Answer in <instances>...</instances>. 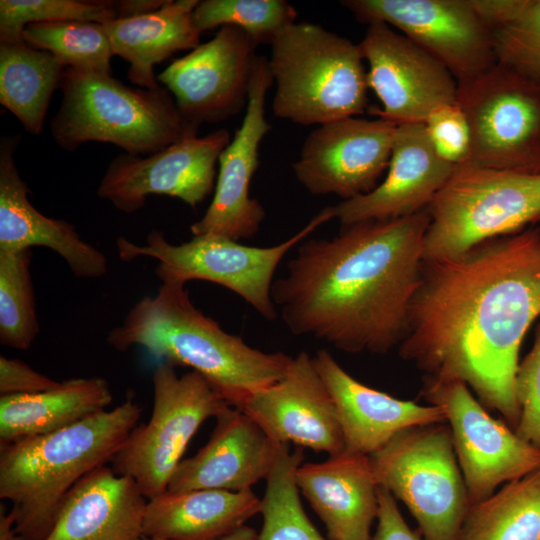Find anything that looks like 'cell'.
Instances as JSON below:
<instances>
[{
	"label": "cell",
	"instance_id": "cell-41",
	"mask_svg": "<svg viewBox=\"0 0 540 540\" xmlns=\"http://www.w3.org/2000/svg\"><path fill=\"white\" fill-rule=\"evenodd\" d=\"M167 0H120L109 1L116 18H129L153 12L162 7Z\"/></svg>",
	"mask_w": 540,
	"mask_h": 540
},
{
	"label": "cell",
	"instance_id": "cell-15",
	"mask_svg": "<svg viewBox=\"0 0 540 540\" xmlns=\"http://www.w3.org/2000/svg\"><path fill=\"white\" fill-rule=\"evenodd\" d=\"M256 47L242 29L222 26L211 40L172 61L157 80L189 122L223 121L247 106Z\"/></svg>",
	"mask_w": 540,
	"mask_h": 540
},
{
	"label": "cell",
	"instance_id": "cell-22",
	"mask_svg": "<svg viewBox=\"0 0 540 540\" xmlns=\"http://www.w3.org/2000/svg\"><path fill=\"white\" fill-rule=\"evenodd\" d=\"M19 136L0 141V251L46 247L60 255L78 278H100L108 272L105 255L84 241L76 228L39 212L15 165Z\"/></svg>",
	"mask_w": 540,
	"mask_h": 540
},
{
	"label": "cell",
	"instance_id": "cell-26",
	"mask_svg": "<svg viewBox=\"0 0 540 540\" xmlns=\"http://www.w3.org/2000/svg\"><path fill=\"white\" fill-rule=\"evenodd\" d=\"M252 489L165 491L147 500L143 535L163 540H219L260 513Z\"/></svg>",
	"mask_w": 540,
	"mask_h": 540
},
{
	"label": "cell",
	"instance_id": "cell-12",
	"mask_svg": "<svg viewBox=\"0 0 540 540\" xmlns=\"http://www.w3.org/2000/svg\"><path fill=\"white\" fill-rule=\"evenodd\" d=\"M421 394L444 411L471 505L540 469V449L493 418L461 380L428 375Z\"/></svg>",
	"mask_w": 540,
	"mask_h": 540
},
{
	"label": "cell",
	"instance_id": "cell-28",
	"mask_svg": "<svg viewBox=\"0 0 540 540\" xmlns=\"http://www.w3.org/2000/svg\"><path fill=\"white\" fill-rule=\"evenodd\" d=\"M109 383L101 377L73 378L34 394L0 396V446L52 433L107 410Z\"/></svg>",
	"mask_w": 540,
	"mask_h": 540
},
{
	"label": "cell",
	"instance_id": "cell-3",
	"mask_svg": "<svg viewBox=\"0 0 540 540\" xmlns=\"http://www.w3.org/2000/svg\"><path fill=\"white\" fill-rule=\"evenodd\" d=\"M184 283H162L107 334L118 351L140 346L158 361L191 368L232 407L286 373L293 357L264 352L223 330L193 304Z\"/></svg>",
	"mask_w": 540,
	"mask_h": 540
},
{
	"label": "cell",
	"instance_id": "cell-24",
	"mask_svg": "<svg viewBox=\"0 0 540 540\" xmlns=\"http://www.w3.org/2000/svg\"><path fill=\"white\" fill-rule=\"evenodd\" d=\"M296 482L329 540H372L379 485L368 455L344 450L320 463H302Z\"/></svg>",
	"mask_w": 540,
	"mask_h": 540
},
{
	"label": "cell",
	"instance_id": "cell-10",
	"mask_svg": "<svg viewBox=\"0 0 540 540\" xmlns=\"http://www.w3.org/2000/svg\"><path fill=\"white\" fill-rule=\"evenodd\" d=\"M152 383L150 419L131 431L111 461L113 470L131 477L147 499L167 491L199 427L230 406L199 373L179 376L168 362L158 361Z\"/></svg>",
	"mask_w": 540,
	"mask_h": 540
},
{
	"label": "cell",
	"instance_id": "cell-34",
	"mask_svg": "<svg viewBox=\"0 0 540 540\" xmlns=\"http://www.w3.org/2000/svg\"><path fill=\"white\" fill-rule=\"evenodd\" d=\"M23 41L55 55L66 67L112 73L114 56L103 25L95 22L60 21L28 25Z\"/></svg>",
	"mask_w": 540,
	"mask_h": 540
},
{
	"label": "cell",
	"instance_id": "cell-40",
	"mask_svg": "<svg viewBox=\"0 0 540 540\" xmlns=\"http://www.w3.org/2000/svg\"><path fill=\"white\" fill-rule=\"evenodd\" d=\"M377 528L372 540H421L406 523L396 499L384 487H378Z\"/></svg>",
	"mask_w": 540,
	"mask_h": 540
},
{
	"label": "cell",
	"instance_id": "cell-14",
	"mask_svg": "<svg viewBox=\"0 0 540 540\" xmlns=\"http://www.w3.org/2000/svg\"><path fill=\"white\" fill-rule=\"evenodd\" d=\"M226 129L190 136L148 155L120 154L109 163L97 195L121 212L140 210L150 195L196 208L215 189L216 166L231 141Z\"/></svg>",
	"mask_w": 540,
	"mask_h": 540
},
{
	"label": "cell",
	"instance_id": "cell-18",
	"mask_svg": "<svg viewBox=\"0 0 540 540\" xmlns=\"http://www.w3.org/2000/svg\"><path fill=\"white\" fill-rule=\"evenodd\" d=\"M273 84L267 58L258 56L245 115L219 158L212 201L190 226L193 236L212 234L235 241L250 239L260 230L266 213L249 193L259 165V147L271 129L265 116L266 95Z\"/></svg>",
	"mask_w": 540,
	"mask_h": 540
},
{
	"label": "cell",
	"instance_id": "cell-25",
	"mask_svg": "<svg viewBox=\"0 0 540 540\" xmlns=\"http://www.w3.org/2000/svg\"><path fill=\"white\" fill-rule=\"evenodd\" d=\"M147 500L131 477L99 467L70 490L44 540H142Z\"/></svg>",
	"mask_w": 540,
	"mask_h": 540
},
{
	"label": "cell",
	"instance_id": "cell-11",
	"mask_svg": "<svg viewBox=\"0 0 540 540\" xmlns=\"http://www.w3.org/2000/svg\"><path fill=\"white\" fill-rule=\"evenodd\" d=\"M475 166L540 173V84L496 64L458 85Z\"/></svg>",
	"mask_w": 540,
	"mask_h": 540
},
{
	"label": "cell",
	"instance_id": "cell-33",
	"mask_svg": "<svg viewBox=\"0 0 540 540\" xmlns=\"http://www.w3.org/2000/svg\"><path fill=\"white\" fill-rule=\"evenodd\" d=\"M31 260V249L0 251V342L22 351L39 332Z\"/></svg>",
	"mask_w": 540,
	"mask_h": 540
},
{
	"label": "cell",
	"instance_id": "cell-37",
	"mask_svg": "<svg viewBox=\"0 0 540 540\" xmlns=\"http://www.w3.org/2000/svg\"><path fill=\"white\" fill-rule=\"evenodd\" d=\"M423 125L433 150L441 160L454 167L470 162V126L457 101L435 109Z\"/></svg>",
	"mask_w": 540,
	"mask_h": 540
},
{
	"label": "cell",
	"instance_id": "cell-23",
	"mask_svg": "<svg viewBox=\"0 0 540 540\" xmlns=\"http://www.w3.org/2000/svg\"><path fill=\"white\" fill-rule=\"evenodd\" d=\"M313 361L334 401L346 451L369 456L405 428L446 422L440 407L401 400L364 385L325 349L317 351Z\"/></svg>",
	"mask_w": 540,
	"mask_h": 540
},
{
	"label": "cell",
	"instance_id": "cell-4",
	"mask_svg": "<svg viewBox=\"0 0 540 540\" xmlns=\"http://www.w3.org/2000/svg\"><path fill=\"white\" fill-rule=\"evenodd\" d=\"M141 414L128 397L61 430L0 446V497L13 504L17 533L44 540L70 490L113 460Z\"/></svg>",
	"mask_w": 540,
	"mask_h": 540
},
{
	"label": "cell",
	"instance_id": "cell-19",
	"mask_svg": "<svg viewBox=\"0 0 540 540\" xmlns=\"http://www.w3.org/2000/svg\"><path fill=\"white\" fill-rule=\"evenodd\" d=\"M237 409L275 443L291 442L329 456L344 451L334 401L305 351L293 357L281 379L250 395Z\"/></svg>",
	"mask_w": 540,
	"mask_h": 540
},
{
	"label": "cell",
	"instance_id": "cell-16",
	"mask_svg": "<svg viewBox=\"0 0 540 540\" xmlns=\"http://www.w3.org/2000/svg\"><path fill=\"white\" fill-rule=\"evenodd\" d=\"M397 126L358 116L318 125L303 142L294 175L313 195L349 200L367 194L388 168Z\"/></svg>",
	"mask_w": 540,
	"mask_h": 540
},
{
	"label": "cell",
	"instance_id": "cell-20",
	"mask_svg": "<svg viewBox=\"0 0 540 540\" xmlns=\"http://www.w3.org/2000/svg\"><path fill=\"white\" fill-rule=\"evenodd\" d=\"M455 167L433 150L423 123L397 126L385 178L367 194L330 206L341 225L388 220L426 209Z\"/></svg>",
	"mask_w": 540,
	"mask_h": 540
},
{
	"label": "cell",
	"instance_id": "cell-8",
	"mask_svg": "<svg viewBox=\"0 0 540 540\" xmlns=\"http://www.w3.org/2000/svg\"><path fill=\"white\" fill-rule=\"evenodd\" d=\"M331 219L334 217L328 206L294 235L270 247L247 246L212 234L172 244L156 229L147 235L144 244L119 237L116 247L119 258L125 262L142 257L157 260L155 273L162 283L186 284L192 280L216 283L239 295L263 318L272 321L278 317L272 299L278 265L293 247Z\"/></svg>",
	"mask_w": 540,
	"mask_h": 540
},
{
	"label": "cell",
	"instance_id": "cell-35",
	"mask_svg": "<svg viewBox=\"0 0 540 540\" xmlns=\"http://www.w3.org/2000/svg\"><path fill=\"white\" fill-rule=\"evenodd\" d=\"M296 17V9L284 0H203L194 9L193 23L200 33L238 27L258 46L270 44Z\"/></svg>",
	"mask_w": 540,
	"mask_h": 540
},
{
	"label": "cell",
	"instance_id": "cell-2",
	"mask_svg": "<svg viewBox=\"0 0 540 540\" xmlns=\"http://www.w3.org/2000/svg\"><path fill=\"white\" fill-rule=\"evenodd\" d=\"M429 222L426 208L302 241L272 286L278 316L292 334L346 353L389 352L406 333Z\"/></svg>",
	"mask_w": 540,
	"mask_h": 540
},
{
	"label": "cell",
	"instance_id": "cell-31",
	"mask_svg": "<svg viewBox=\"0 0 540 540\" xmlns=\"http://www.w3.org/2000/svg\"><path fill=\"white\" fill-rule=\"evenodd\" d=\"M489 28L497 64L540 84V0H472Z\"/></svg>",
	"mask_w": 540,
	"mask_h": 540
},
{
	"label": "cell",
	"instance_id": "cell-30",
	"mask_svg": "<svg viewBox=\"0 0 540 540\" xmlns=\"http://www.w3.org/2000/svg\"><path fill=\"white\" fill-rule=\"evenodd\" d=\"M458 540H540V469L471 505Z\"/></svg>",
	"mask_w": 540,
	"mask_h": 540
},
{
	"label": "cell",
	"instance_id": "cell-32",
	"mask_svg": "<svg viewBox=\"0 0 540 540\" xmlns=\"http://www.w3.org/2000/svg\"><path fill=\"white\" fill-rule=\"evenodd\" d=\"M303 458L302 448L291 451L288 443L279 444L265 478L260 510L263 525L258 540H327L309 520L301 504L296 471Z\"/></svg>",
	"mask_w": 540,
	"mask_h": 540
},
{
	"label": "cell",
	"instance_id": "cell-21",
	"mask_svg": "<svg viewBox=\"0 0 540 540\" xmlns=\"http://www.w3.org/2000/svg\"><path fill=\"white\" fill-rule=\"evenodd\" d=\"M215 418L208 442L180 462L168 491L238 492L267 477L280 443L273 442L250 416L235 407H226Z\"/></svg>",
	"mask_w": 540,
	"mask_h": 540
},
{
	"label": "cell",
	"instance_id": "cell-27",
	"mask_svg": "<svg viewBox=\"0 0 540 540\" xmlns=\"http://www.w3.org/2000/svg\"><path fill=\"white\" fill-rule=\"evenodd\" d=\"M198 0H167L159 9L139 16L116 18L103 25L114 55L129 63L128 79L140 88L159 84L154 66L178 51L200 44L193 23Z\"/></svg>",
	"mask_w": 540,
	"mask_h": 540
},
{
	"label": "cell",
	"instance_id": "cell-17",
	"mask_svg": "<svg viewBox=\"0 0 540 540\" xmlns=\"http://www.w3.org/2000/svg\"><path fill=\"white\" fill-rule=\"evenodd\" d=\"M368 62L367 83L382 104L373 113L397 125L423 123L455 103L458 83L434 56L382 22L368 24L358 43Z\"/></svg>",
	"mask_w": 540,
	"mask_h": 540
},
{
	"label": "cell",
	"instance_id": "cell-5",
	"mask_svg": "<svg viewBox=\"0 0 540 540\" xmlns=\"http://www.w3.org/2000/svg\"><path fill=\"white\" fill-rule=\"evenodd\" d=\"M60 89L62 102L50 132L63 150L104 142L127 154L148 155L198 135L199 126L184 118L163 85L132 88L112 73L67 67Z\"/></svg>",
	"mask_w": 540,
	"mask_h": 540
},
{
	"label": "cell",
	"instance_id": "cell-42",
	"mask_svg": "<svg viewBox=\"0 0 540 540\" xmlns=\"http://www.w3.org/2000/svg\"><path fill=\"white\" fill-rule=\"evenodd\" d=\"M0 512V540H25L15 529V516L11 512Z\"/></svg>",
	"mask_w": 540,
	"mask_h": 540
},
{
	"label": "cell",
	"instance_id": "cell-13",
	"mask_svg": "<svg viewBox=\"0 0 540 540\" xmlns=\"http://www.w3.org/2000/svg\"><path fill=\"white\" fill-rule=\"evenodd\" d=\"M357 21L401 31L439 60L458 85L497 64L491 34L472 0H344Z\"/></svg>",
	"mask_w": 540,
	"mask_h": 540
},
{
	"label": "cell",
	"instance_id": "cell-9",
	"mask_svg": "<svg viewBox=\"0 0 540 540\" xmlns=\"http://www.w3.org/2000/svg\"><path fill=\"white\" fill-rule=\"evenodd\" d=\"M379 486L400 500L424 540H458L471 506L446 422L399 431L369 455Z\"/></svg>",
	"mask_w": 540,
	"mask_h": 540
},
{
	"label": "cell",
	"instance_id": "cell-6",
	"mask_svg": "<svg viewBox=\"0 0 540 540\" xmlns=\"http://www.w3.org/2000/svg\"><path fill=\"white\" fill-rule=\"evenodd\" d=\"M270 46L276 117L318 126L364 113L369 87L358 44L318 24L294 22Z\"/></svg>",
	"mask_w": 540,
	"mask_h": 540
},
{
	"label": "cell",
	"instance_id": "cell-7",
	"mask_svg": "<svg viewBox=\"0 0 540 540\" xmlns=\"http://www.w3.org/2000/svg\"><path fill=\"white\" fill-rule=\"evenodd\" d=\"M423 261L458 256L540 220V173L464 164L427 207Z\"/></svg>",
	"mask_w": 540,
	"mask_h": 540
},
{
	"label": "cell",
	"instance_id": "cell-39",
	"mask_svg": "<svg viewBox=\"0 0 540 540\" xmlns=\"http://www.w3.org/2000/svg\"><path fill=\"white\" fill-rule=\"evenodd\" d=\"M61 382L35 371L19 359L0 356V395H26L47 391Z\"/></svg>",
	"mask_w": 540,
	"mask_h": 540
},
{
	"label": "cell",
	"instance_id": "cell-36",
	"mask_svg": "<svg viewBox=\"0 0 540 540\" xmlns=\"http://www.w3.org/2000/svg\"><path fill=\"white\" fill-rule=\"evenodd\" d=\"M116 19L109 1L1 0L0 43L23 41L31 24L84 21L105 24Z\"/></svg>",
	"mask_w": 540,
	"mask_h": 540
},
{
	"label": "cell",
	"instance_id": "cell-1",
	"mask_svg": "<svg viewBox=\"0 0 540 540\" xmlns=\"http://www.w3.org/2000/svg\"><path fill=\"white\" fill-rule=\"evenodd\" d=\"M540 315V229L423 261L401 358L429 376L458 379L516 429L519 350Z\"/></svg>",
	"mask_w": 540,
	"mask_h": 540
},
{
	"label": "cell",
	"instance_id": "cell-38",
	"mask_svg": "<svg viewBox=\"0 0 540 540\" xmlns=\"http://www.w3.org/2000/svg\"><path fill=\"white\" fill-rule=\"evenodd\" d=\"M520 408L514 430L524 441L540 449V323L529 353L519 362L514 382Z\"/></svg>",
	"mask_w": 540,
	"mask_h": 540
},
{
	"label": "cell",
	"instance_id": "cell-29",
	"mask_svg": "<svg viewBox=\"0 0 540 540\" xmlns=\"http://www.w3.org/2000/svg\"><path fill=\"white\" fill-rule=\"evenodd\" d=\"M67 67L52 53L24 41L0 43V103L34 135L43 130L49 104Z\"/></svg>",
	"mask_w": 540,
	"mask_h": 540
},
{
	"label": "cell",
	"instance_id": "cell-43",
	"mask_svg": "<svg viewBox=\"0 0 540 540\" xmlns=\"http://www.w3.org/2000/svg\"><path fill=\"white\" fill-rule=\"evenodd\" d=\"M142 540H163L157 538L143 537ZM219 540H258V534L255 529L243 525L232 533L220 538Z\"/></svg>",
	"mask_w": 540,
	"mask_h": 540
}]
</instances>
